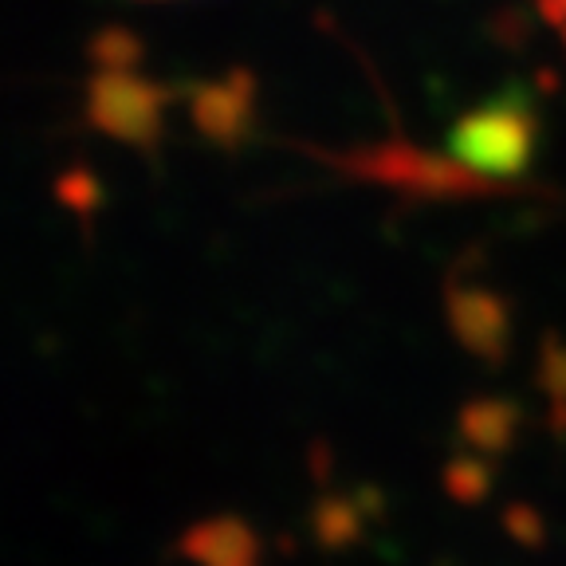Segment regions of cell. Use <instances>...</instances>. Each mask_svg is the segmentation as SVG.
<instances>
[{
  "instance_id": "1",
  "label": "cell",
  "mask_w": 566,
  "mask_h": 566,
  "mask_svg": "<svg viewBox=\"0 0 566 566\" xmlns=\"http://www.w3.org/2000/svg\"><path fill=\"white\" fill-rule=\"evenodd\" d=\"M535 4H539V12L558 28V32H566V0H535Z\"/></svg>"
}]
</instances>
